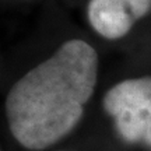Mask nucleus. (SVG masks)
Here are the masks:
<instances>
[{"label":"nucleus","instance_id":"f257e3e1","mask_svg":"<svg viewBox=\"0 0 151 151\" xmlns=\"http://www.w3.org/2000/svg\"><path fill=\"white\" fill-rule=\"evenodd\" d=\"M97 69L91 45L71 39L21 77L6 99L14 139L28 150H43L69 134L92 95Z\"/></svg>","mask_w":151,"mask_h":151},{"label":"nucleus","instance_id":"f03ea898","mask_svg":"<svg viewBox=\"0 0 151 151\" xmlns=\"http://www.w3.org/2000/svg\"><path fill=\"white\" fill-rule=\"evenodd\" d=\"M104 109L126 143L151 147V77L113 86L104 97Z\"/></svg>","mask_w":151,"mask_h":151},{"label":"nucleus","instance_id":"7ed1b4c3","mask_svg":"<svg viewBox=\"0 0 151 151\" xmlns=\"http://www.w3.org/2000/svg\"><path fill=\"white\" fill-rule=\"evenodd\" d=\"M151 9V0H91L88 20L99 35L118 39L129 32L133 24Z\"/></svg>","mask_w":151,"mask_h":151}]
</instances>
